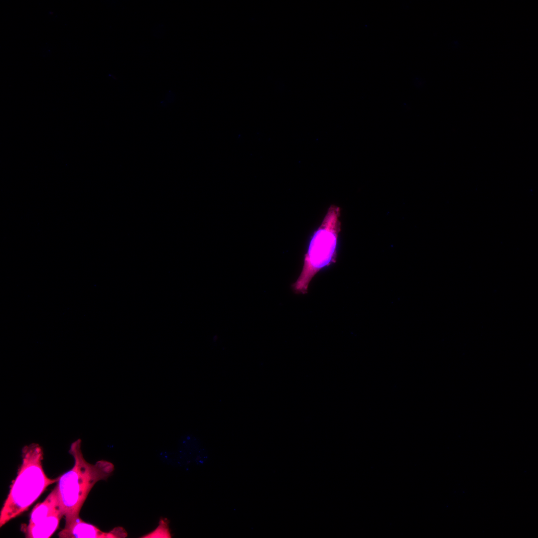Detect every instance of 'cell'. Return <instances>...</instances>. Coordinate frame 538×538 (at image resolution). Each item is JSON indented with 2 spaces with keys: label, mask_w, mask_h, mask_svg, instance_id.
Wrapping results in <instances>:
<instances>
[{
  "label": "cell",
  "mask_w": 538,
  "mask_h": 538,
  "mask_svg": "<svg viewBox=\"0 0 538 538\" xmlns=\"http://www.w3.org/2000/svg\"><path fill=\"white\" fill-rule=\"evenodd\" d=\"M70 454L74 459L73 467L59 476L56 487L65 520L64 527L77 518L87 497L95 484L106 480L114 469L107 461L99 460L95 464L88 462L81 450V440L78 439L71 445Z\"/></svg>",
  "instance_id": "cell-1"
},
{
  "label": "cell",
  "mask_w": 538,
  "mask_h": 538,
  "mask_svg": "<svg viewBox=\"0 0 538 538\" xmlns=\"http://www.w3.org/2000/svg\"><path fill=\"white\" fill-rule=\"evenodd\" d=\"M43 452L38 443L25 445L22 449V463L0 513V527L19 516L40 496L59 476L51 479L45 473L42 461Z\"/></svg>",
  "instance_id": "cell-2"
},
{
  "label": "cell",
  "mask_w": 538,
  "mask_h": 538,
  "mask_svg": "<svg viewBox=\"0 0 538 538\" xmlns=\"http://www.w3.org/2000/svg\"><path fill=\"white\" fill-rule=\"evenodd\" d=\"M340 215V208L331 205L321 225L312 236L305 255L301 272L292 285V289L296 293H306L313 277L321 269L335 262L341 227Z\"/></svg>",
  "instance_id": "cell-3"
},
{
  "label": "cell",
  "mask_w": 538,
  "mask_h": 538,
  "mask_svg": "<svg viewBox=\"0 0 538 538\" xmlns=\"http://www.w3.org/2000/svg\"><path fill=\"white\" fill-rule=\"evenodd\" d=\"M64 516L56 486L46 499L33 509L26 527L29 534L34 538H48L57 530L60 521Z\"/></svg>",
  "instance_id": "cell-4"
},
{
  "label": "cell",
  "mask_w": 538,
  "mask_h": 538,
  "mask_svg": "<svg viewBox=\"0 0 538 538\" xmlns=\"http://www.w3.org/2000/svg\"><path fill=\"white\" fill-rule=\"evenodd\" d=\"M60 538H115L126 537L122 528H115L109 532L101 531L95 526L84 521L80 517L64 527L58 534Z\"/></svg>",
  "instance_id": "cell-5"
},
{
  "label": "cell",
  "mask_w": 538,
  "mask_h": 538,
  "mask_svg": "<svg viewBox=\"0 0 538 538\" xmlns=\"http://www.w3.org/2000/svg\"><path fill=\"white\" fill-rule=\"evenodd\" d=\"M170 534L165 520H161L156 529L143 538H170Z\"/></svg>",
  "instance_id": "cell-6"
}]
</instances>
